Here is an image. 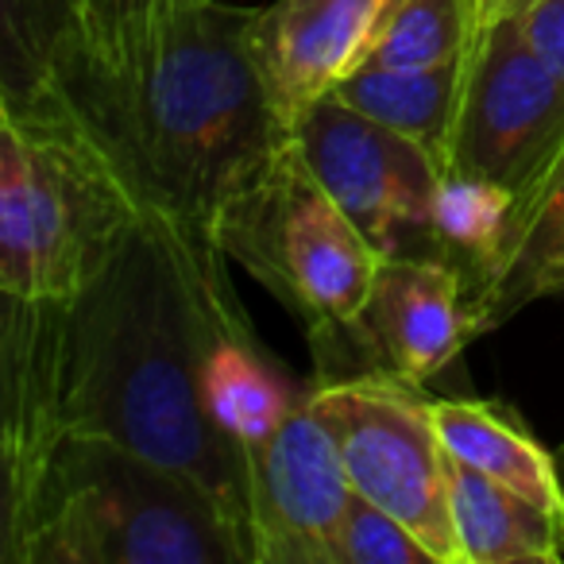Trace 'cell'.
Masks as SVG:
<instances>
[{
    "label": "cell",
    "mask_w": 564,
    "mask_h": 564,
    "mask_svg": "<svg viewBox=\"0 0 564 564\" xmlns=\"http://www.w3.org/2000/svg\"><path fill=\"white\" fill-rule=\"evenodd\" d=\"M468 345V279L445 259L379 256L356 322L314 348L310 383L383 376L430 387Z\"/></svg>",
    "instance_id": "9c48e42d"
},
{
    "label": "cell",
    "mask_w": 564,
    "mask_h": 564,
    "mask_svg": "<svg viewBox=\"0 0 564 564\" xmlns=\"http://www.w3.org/2000/svg\"><path fill=\"white\" fill-rule=\"evenodd\" d=\"M394 0H274L256 9L251 43L282 124L356 70Z\"/></svg>",
    "instance_id": "7c38bea8"
},
{
    "label": "cell",
    "mask_w": 564,
    "mask_h": 564,
    "mask_svg": "<svg viewBox=\"0 0 564 564\" xmlns=\"http://www.w3.org/2000/svg\"><path fill=\"white\" fill-rule=\"evenodd\" d=\"M66 302H28L0 294V453H4V518H12L40 484L43 464L63 441V340Z\"/></svg>",
    "instance_id": "8fae6325"
},
{
    "label": "cell",
    "mask_w": 564,
    "mask_h": 564,
    "mask_svg": "<svg viewBox=\"0 0 564 564\" xmlns=\"http://www.w3.org/2000/svg\"><path fill=\"white\" fill-rule=\"evenodd\" d=\"M337 564H441L406 522L352 495L337 533Z\"/></svg>",
    "instance_id": "ffe728a7"
},
{
    "label": "cell",
    "mask_w": 564,
    "mask_h": 564,
    "mask_svg": "<svg viewBox=\"0 0 564 564\" xmlns=\"http://www.w3.org/2000/svg\"><path fill=\"white\" fill-rule=\"evenodd\" d=\"M225 251L143 213L63 306V422L101 433L209 487L248 530V460L205 402V360L236 299ZM251 538V530H248Z\"/></svg>",
    "instance_id": "7a4b0ae2"
},
{
    "label": "cell",
    "mask_w": 564,
    "mask_h": 564,
    "mask_svg": "<svg viewBox=\"0 0 564 564\" xmlns=\"http://www.w3.org/2000/svg\"><path fill=\"white\" fill-rule=\"evenodd\" d=\"M453 530L464 564H556L564 561V522L525 495L448 456Z\"/></svg>",
    "instance_id": "e0dca14e"
},
{
    "label": "cell",
    "mask_w": 564,
    "mask_h": 564,
    "mask_svg": "<svg viewBox=\"0 0 564 564\" xmlns=\"http://www.w3.org/2000/svg\"><path fill=\"white\" fill-rule=\"evenodd\" d=\"M291 140L329 197L383 256L445 259V166L410 135L325 94L294 120ZM448 263V259H445Z\"/></svg>",
    "instance_id": "ba28073f"
},
{
    "label": "cell",
    "mask_w": 564,
    "mask_h": 564,
    "mask_svg": "<svg viewBox=\"0 0 564 564\" xmlns=\"http://www.w3.org/2000/svg\"><path fill=\"white\" fill-rule=\"evenodd\" d=\"M251 24L256 9L189 0L132 70H109L82 47H55L24 86L0 97L63 112L105 151L143 213L217 243L225 209L291 140L267 94Z\"/></svg>",
    "instance_id": "6da1fadb"
},
{
    "label": "cell",
    "mask_w": 564,
    "mask_h": 564,
    "mask_svg": "<svg viewBox=\"0 0 564 564\" xmlns=\"http://www.w3.org/2000/svg\"><path fill=\"white\" fill-rule=\"evenodd\" d=\"M479 40V0H394L360 66H441L468 58Z\"/></svg>",
    "instance_id": "d6986e66"
},
{
    "label": "cell",
    "mask_w": 564,
    "mask_h": 564,
    "mask_svg": "<svg viewBox=\"0 0 564 564\" xmlns=\"http://www.w3.org/2000/svg\"><path fill=\"white\" fill-rule=\"evenodd\" d=\"M310 406L337 441L352 491L406 522L441 564H464L433 394L402 379L368 376L314 383Z\"/></svg>",
    "instance_id": "8992f818"
},
{
    "label": "cell",
    "mask_w": 564,
    "mask_h": 564,
    "mask_svg": "<svg viewBox=\"0 0 564 564\" xmlns=\"http://www.w3.org/2000/svg\"><path fill=\"white\" fill-rule=\"evenodd\" d=\"M4 564H256L243 522L197 479L101 433L66 430L0 522Z\"/></svg>",
    "instance_id": "3957f363"
},
{
    "label": "cell",
    "mask_w": 564,
    "mask_h": 564,
    "mask_svg": "<svg viewBox=\"0 0 564 564\" xmlns=\"http://www.w3.org/2000/svg\"><path fill=\"white\" fill-rule=\"evenodd\" d=\"M217 243L286 306L310 348L356 322L383 256L317 182L294 140L236 194Z\"/></svg>",
    "instance_id": "5b68a950"
},
{
    "label": "cell",
    "mask_w": 564,
    "mask_h": 564,
    "mask_svg": "<svg viewBox=\"0 0 564 564\" xmlns=\"http://www.w3.org/2000/svg\"><path fill=\"white\" fill-rule=\"evenodd\" d=\"M564 159V78L541 63L518 20L484 28L468 55L448 178L530 205Z\"/></svg>",
    "instance_id": "52a82bcc"
},
{
    "label": "cell",
    "mask_w": 564,
    "mask_h": 564,
    "mask_svg": "<svg viewBox=\"0 0 564 564\" xmlns=\"http://www.w3.org/2000/svg\"><path fill=\"white\" fill-rule=\"evenodd\" d=\"M314 383H294V376L274 360L243 317L240 299L220 310L205 360V402L217 430L248 460V448L263 445L302 402Z\"/></svg>",
    "instance_id": "5bb4252c"
},
{
    "label": "cell",
    "mask_w": 564,
    "mask_h": 564,
    "mask_svg": "<svg viewBox=\"0 0 564 564\" xmlns=\"http://www.w3.org/2000/svg\"><path fill=\"white\" fill-rule=\"evenodd\" d=\"M189 0H0V89H17L55 47H82L109 70H132Z\"/></svg>",
    "instance_id": "4fadbf2b"
},
{
    "label": "cell",
    "mask_w": 564,
    "mask_h": 564,
    "mask_svg": "<svg viewBox=\"0 0 564 564\" xmlns=\"http://www.w3.org/2000/svg\"><path fill=\"white\" fill-rule=\"evenodd\" d=\"M464 74H468V58L417 66V70L356 66L348 78L333 86V97L422 143L448 174V148H453L456 112L464 97Z\"/></svg>",
    "instance_id": "ac0fdd59"
},
{
    "label": "cell",
    "mask_w": 564,
    "mask_h": 564,
    "mask_svg": "<svg viewBox=\"0 0 564 564\" xmlns=\"http://www.w3.org/2000/svg\"><path fill=\"white\" fill-rule=\"evenodd\" d=\"M140 217L120 171L63 112L0 97V294L78 299Z\"/></svg>",
    "instance_id": "277c9868"
},
{
    "label": "cell",
    "mask_w": 564,
    "mask_h": 564,
    "mask_svg": "<svg viewBox=\"0 0 564 564\" xmlns=\"http://www.w3.org/2000/svg\"><path fill=\"white\" fill-rule=\"evenodd\" d=\"M525 43L564 78V0H533L522 17H514Z\"/></svg>",
    "instance_id": "44dd1931"
},
{
    "label": "cell",
    "mask_w": 564,
    "mask_h": 564,
    "mask_svg": "<svg viewBox=\"0 0 564 564\" xmlns=\"http://www.w3.org/2000/svg\"><path fill=\"white\" fill-rule=\"evenodd\" d=\"M433 422L448 456L525 495L564 522V487L556 456L538 445L522 417L491 399H433Z\"/></svg>",
    "instance_id": "2e32d148"
},
{
    "label": "cell",
    "mask_w": 564,
    "mask_h": 564,
    "mask_svg": "<svg viewBox=\"0 0 564 564\" xmlns=\"http://www.w3.org/2000/svg\"><path fill=\"white\" fill-rule=\"evenodd\" d=\"M553 456H556V471H561V487H564V445H561V448H556V453H553Z\"/></svg>",
    "instance_id": "603a6c76"
},
{
    "label": "cell",
    "mask_w": 564,
    "mask_h": 564,
    "mask_svg": "<svg viewBox=\"0 0 564 564\" xmlns=\"http://www.w3.org/2000/svg\"><path fill=\"white\" fill-rule=\"evenodd\" d=\"M564 294V159L541 194L510 213L484 282L468 299L471 340L507 325L518 310Z\"/></svg>",
    "instance_id": "9a60e30c"
},
{
    "label": "cell",
    "mask_w": 564,
    "mask_h": 564,
    "mask_svg": "<svg viewBox=\"0 0 564 564\" xmlns=\"http://www.w3.org/2000/svg\"><path fill=\"white\" fill-rule=\"evenodd\" d=\"M561 299H564V294H561Z\"/></svg>",
    "instance_id": "cb8c5ba5"
},
{
    "label": "cell",
    "mask_w": 564,
    "mask_h": 564,
    "mask_svg": "<svg viewBox=\"0 0 564 564\" xmlns=\"http://www.w3.org/2000/svg\"><path fill=\"white\" fill-rule=\"evenodd\" d=\"M352 495L337 441L306 399L263 445L248 448L256 564H337V533Z\"/></svg>",
    "instance_id": "30bf717a"
},
{
    "label": "cell",
    "mask_w": 564,
    "mask_h": 564,
    "mask_svg": "<svg viewBox=\"0 0 564 564\" xmlns=\"http://www.w3.org/2000/svg\"><path fill=\"white\" fill-rule=\"evenodd\" d=\"M530 4H533V0H479V32H484V28H491V24H499V20L522 17Z\"/></svg>",
    "instance_id": "7402d4cb"
}]
</instances>
